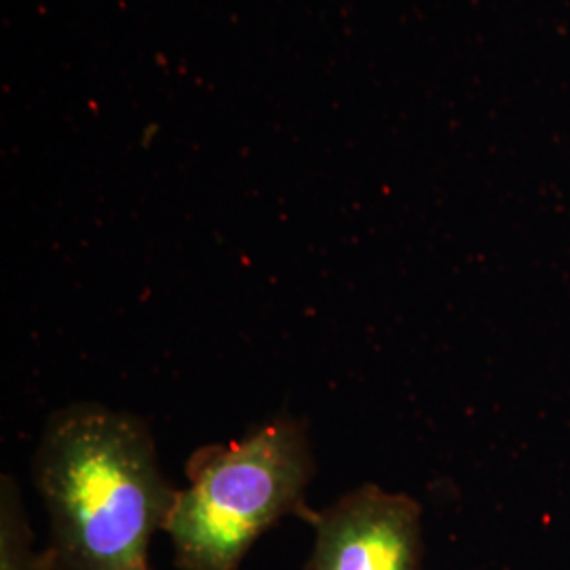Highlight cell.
I'll use <instances>...</instances> for the list:
<instances>
[{
  "instance_id": "2",
  "label": "cell",
  "mask_w": 570,
  "mask_h": 570,
  "mask_svg": "<svg viewBox=\"0 0 570 570\" xmlns=\"http://www.w3.org/2000/svg\"><path fill=\"white\" fill-rule=\"evenodd\" d=\"M317 473L305 419L277 414L186 461L167 532L178 570H239L252 546L287 515L311 524L306 489Z\"/></svg>"
},
{
  "instance_id": "3",
  "label": "cell",
  "mask_w": 570,
  "mask_h": 570,
  "mask_svg": "<svg viewBox=\"0 0 570 570\" xmlns=\"http://www.w3.org/2000/svg\"><path fill=\"white\" fill-rule=\"evenodd\" d=\"M303 570H423V508L404 492L364 484L311 520Z\"/></svg>"
},
{
  "instance_id": "1",
  "label": "cell",
  "mask_w": 570,
  "mask_h": 570,
  "mask_svg": "<svg viewBox=\"0 0 570 570\" xmlns=\"http://www.w3.org/2000/svg\"><path fill=\"white\" fill-rule=\"evenodd\" d=\"M32 480L49 513L51 570H153L150 543L178 489L138 414L96 402L51 412Z\"/></svg>"
},
{
  "instance_id": "4",
  "label": "cell",
  "mask_w": 570,
  "mask_h": 570,
  "mask_svg": "<svg viewBox=\"0 0 570 570\" xmlns=\"http://www.w3.org/2000/svg\"><path fill=\"white\" fill-rule=\"evenodd\" d=\"M0 570H51L47 550H35V532L11 473L0 478Z\"/></svg>"
}]
</instances>
